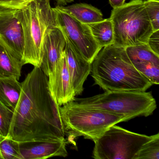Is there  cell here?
I'll return each mask as SVG.
<instances>
[{
  "label": "cell",
  "mask_w": 159,
  "mask_h": 159,
  "mask_svg": "<svg viewBox=\"0 0 159 159\" xmlns=\"http://www.w3.org/2000/svg\"><path fill=\"white\" fill-rule=\"evenodd\" d=\"M60 107L49 89L48 77L34 67L22 83L8 136L18 142L65 139Z\"/></svg>",
  "instance_id": "1"
},
{
  "label": "cell",
  "mask_w": 159,
  "mask_h": 159,
  "mask_svg": "<svg viewBox=\"0 0 159 159\" xmlns=\"http://www.w3.org/2000/svg\"><path fill=\"white\" fill-rule=\"evenodd\" d=\"M91 76L105 92H145L152 84L134 66L125 48L114 44L103 47L92 63Z\"/></svg>",
  "instance_id": "2"
},
{
  "label": "cell",
  "mask_w": 159,
  "mask_h": 159,
  "mask_svg": "<svg viewBox=\"0 0 159 159\" xmlns=\"http://www.w3.org/2000/svg\"><path fill=\"white\" fill-rule=\"evenodd\" d=\"M16 15L24 33V65L40 67L45 36L57 26L50 0H33L23 9L16 10Z\"/></svg>",
  "instance_id": "3"
},
{
  "label": "cell",
  "mask_w": 159,
  "mask_h": 159,
  "mask_svg": "<svg viewBox=\"0 0 159 159\" xmlns=\"http://www.w3.org/2000/svg\"><path fill=\"white\" fill-rule=\"evenodd\" d=\"M81 107L123 115L127 120L138 116L148 117L156 108V100L150 92L107 91L84 98H74Z\"/></svg>",
  "instance_id": "4"
},
{
  "label": "cell",
  "mask_w": 159,
  "mask_h": 159,
  "mask_svg": "<svg viewBox=\"0 0 159 159\" xmlns=\"http://www.w3.org/2000/svg\"><path fill=\"white\" fill-rule=\"evenodd\" d=\"M110 19L114 33L113 44L126 48L147 44L153 32L144 0H131L112 10Z\"/></svg>",
  "instance_id": "5"
},
{
  "label": "cell",
  "mask_w": 159,
  "mask_h": 159,
  "mask_svg": "<svg viewBox=\"0 0 159 159\" xmlns=\"http://www.w3.org/2000/svg\"><path fill=\"white\" fill-rule=\"evenodd\" d=\"M66 132L94 141L111 126L127 120L123 115L81 107L70 102L60 107Z\"/></svg>",
  "instance_id": "6"
},
{
  "label": "cell",
  "mask_w": 159,
  "mask_h": 159,
  "mask_svg": "<svg viewBox=\"0 0 159 159\" xmlns=\"http://www.w3.org/2000/svg\"><path fill=\"white\" fill-rule=\"evenodd\" d=\"M154 136L134 133L114 125L94 141L93 157L96 159H134L141 147Z\"/></svg>",
  "instance_id": "7"
},
{
  "label": "cell",
  "mask_w": 159,
  "mask_h": 159,
  "mask_svg": "<svg viewBox=\"0 0 159 159\" xmlns=\"http://www.w3.org/2000/svg\"><path fill=\"white\" fill-rule=\"evenodd\" d=\"M53 10L57 26L76 51L92 64L102 48L95 40L88 25L79 22L57 7Z\"/></svg>",
  "instance_id": "8"
},
{
  "label": "cell",
  "mask_w": 159,
  "mask_h": 159,
  "mask_svg": "<svg viewBox=\"0 0 159 159\" xmlns=\"http://www.w3.org/2000/svg\"><path fill=\"white\" fill-rule=\"evenodd\" d=\"M16 10L0 7V42L16 59L24 64L23 29Z\"/></svg>",
  "instance_id": "9"
},
{
  "label": "cell",
  "mask_w": 159,
  "mask_h": 159,
  "mask_svg": "<svg viewBox=\"0 0 159 159\" xmlns=\"http://www.w3.org/2000/svg\"><path fill=\"white\" fill-rule=\"evenodd\" d=\"M48 78L49 89L59 106L73 101L75 93L69 73L65 52Z\"/></svg>",
  "instance_id": "10"
},
{
  "label": "cell",
  "mask_w": 159,
  "mask_h": 159,
  "mask_svg": "<svg viewBox=\"0 0 159 159\" xmlns=\"http://www.w3.org/2000/svg\"><path fill=\"white\" fill-rule=\"evenodd\" d=\"M23 159H45L52 157H66V139L19 142Z\"/></svg>",
  "instance_id": "11"
},
{
  "label": "cell",
  "mask_w": 159,
  "mask_h": 159,
  "mask_svg": "<svg viewBox=\"0 0 159 159\" xmlns=\"http://www.w3.org/2000/svg\"><path fill=\"white\" fill-rule=\"evenodd\" d=\"M66 40L61 30L56 26L47 32L43 44V54L40 68L48 77L53 70L66 46Z\"/></svg>",
  "instance_id": "12"
},
{
  "label": "cell",
  "mask_w": 159,
  "mask_h": 159,
  "mask_svg": "<svg viewBox=\"0 0 159 159\" xmlns=\"http://www.w3.org/2000/svg\"><path fill=\"white\" fill-rule=\"evenodd\" d=\"M66 40L64 52L67 66L75 96L79 95L83 91L84 84L91 73L92 64L84 59L66 38Z\"/></svg>",
  "instance_id": "13"
},
{
  "label": "cell",
  "mask_w": 159,
  "mask_h": 159,
  "mask_svg": "<svg viewBox=\"0 0 159 159\" xmlns=\"http://www.w3.org/2000/svg\"><path fill=\"white\" fill-rule=\"evenodd\" d=\"M56 7L82 24L88 25L104 20L100 10L86 3H78L68 6L58 5Z\"/></svg>",
  "instance_id": "14"
},
{
  "label": "cell",
  "mask_w": 159,
  "mask_h": 159,
  "mask_svg": "<svg viewBox=\"0 0 159 159\" xmlns=\"http://www.w3.org/2000/svg\"><path fill=\"white\" fill-rule=\"evenodd\" d=\"M22 92V83L15 78H0V101L14 111Z\"/></svg>",
  "instance_id": "15"
},
{
  "label": "cell",
  "mask_w": 159,
  "mask_h": 159,
  "mask_svg": "<svg viewBox=\"0 0 159 159\" xmlns=\"http://www.w3.org/2000/svg\"><path fill=\"white\" fill-rule=\"evenodd\" d=\"M24 66L12 56L0 42V78H15L19 80Z\"/></svg>",
  "instance_id": "16"
},
{
  "label": "cell",
  "mask_w": 159,
  "mask_h": 159,
  "mask_svg": "<svg viewBox=\"0 0 159 159\" xmlns=\"http://www.w3.org/2000/svg\"><path fill=\"white\" fill-rule=\"evenodd\" d=\"M92 35L101 48L113 44L114 33L112 22L110 18L97 23L88 24Z\"/></svg>",
  "instance_id": "17"
},
{
  "label": "cell",
  "mask_w": 159,
  "mask_h": 159,
  "mask_svg": "<svg viewBox=\"0 0 159 159\" xmlns=\"http://www.w3.org/2000/svg\"><path fill=\"white\" fill-rule=\"evenodd\" d=\"M125 50L133 65L148 62L159 64V56L153 52L148 44L129 46Z\"/></svg>",
  "instance_id": "18"
},
{
  "label": "cell",
  "mask_w": 159,
  "mask_h": 159,
  "mask_svg": "<svg viewBox=\"0 0 159 159\" xmlns=\"http://www.w3.org/2000/svg\"><path fill=\"white\" fill-rule=\"evenodd\" d=\"M0 152L2 159H23L19 142L9 136L5 137L0 142Z\"/></svg>",
  "instance_id": "19"
},
{
  "label": "cell",
  "mask_w": 159,
  "mask_h": 159,
  "mask_svg": "<svg viewBox=\"0 0 159 159\" xmlns=\"http://www.w3.org/2000/svg\"><path fill=\"white\" fill-rule=\"evenodd\" d=\"M159 159V134L146 142L140 148L134 159Z\"/></svg>",
  "instance_id": "20"
},
{
  "label": "cell",
  "mask_w": 159,
  "mask_h": 159,
  "mask_svg": "<svg viewBox=\"0 0 159 159\" xmlns=\"http://www.w3.org/2000/svg\"><path fill=\"white\" fill-rule=\"evenodd\" d=\"M137 70L152 84H159V64L152 62L134 65Z\"/></svg>",
  "instance_id": "21"
},
{
  "label": "cell",
  "mask_w": 159,
  "mask_h": 159,
  "mask_svg": "<svg viewBox=\"0 0 159 159\" xmlns=\"http://www.w3.org/2000/svg\"><path fill=\"white\" fill-rule=\"evenodd\" d=\"M144 5L153 31L159 30V0H144Z\"/></svg>",
  "instance_id": "22"
},
{
  "label": "cell",
  "mask_w": 159,
  "mask_h": 159,
  "mask_svg": "<svg viewBox=\"0 0 159 159\" xmlns=\"http://www.w3.org/2000/svg\"><path fill=\"white\" fill-rule=\"evenodd\" d=\"M14 112L0 101V134L9 136Z\"/></svg>",
  "instance_id": "23"
},
{
  "label": "cell",
  "mask_w": 159,
  "mask_h": 159,
  "mask_svg": "<svg viewBox=\"0 0 159 159\" xmlns=\"http://www.w3.org/2000/svg\"><path fill=\"white\" fill-rule=\"evenodd\" d=\"M33 0H0V7L14 10H20Z\"/></svg>",
  "instance_id": "24"
},
{
  "label": "cell",
  "mask_w": 159,
  "mask_h": 159,
  "mask_svg": "<svg viewBox=\"0 0 159 159\" xmlns=\"http://www.w3.org/2000/svg\"><path fill=\"white\" fill-rule=\"evenodd\" d=\"M147 44L153 52L159 56V30L152 32Z\"/></svg>",
  "instance_id": "25"
},
{
  "label": "cell",
  "mask_w": 159,
  "mask_h": 159,
  "mask_svg": "<svg viewBox=\"0 0 159 159\" xmlns=\"http://www.w3.org/2000/svg\"><path fill=\"white\" fill-rule=\"evenodd\" d=\"M125 0H109L110 4L113 9L121 7L125 3Z\"/></svg>",
  "instance_id": "26"
},
{
  "label": "cell",
  "mask_w": 159,
  "mask_h": 159,
  "mask_svg": "<svg viewBox=\"0 0 159 159\" xmlns=\"http://www.w3.org/2000/svg\"><path fill=\"white\" fill-rule=\"evenodd\" d=\"M59 5H65L70 2H73L74 0H57Z\"/></svg>",
  "instance_id": "27"
},
{
  "label": "cell",
  "mask_w": 159,
  "mask_h": 159,
  "mask_svg": "<svg viewBox=\"0 0 159 159\" xmlns=\"http://www.w3.org/2000/svg\"><path fill=\"white\" fill-rule=\"evenodd\" d=\"M5 137L2 136V135L1 134H0V142H1L2 141V139H4V138ZM0 159H2V156L1 153V152H0Z\"/></svg>",
  "instance_id": "28"
}]
</instances>
